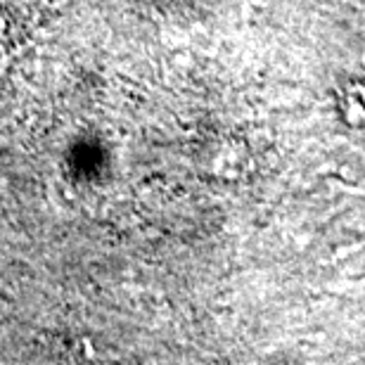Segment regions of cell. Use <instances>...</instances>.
<instances>
[{
    "mask_svg": "<svg viewBox=\"0 0 365 365\" xmlns=\"http://www.w3.org/2000/svg\"><path fill=\"white\" fill-rule=\"evenodd\" d=\"M337 107H339L341 119H344L349 126L365 128V78L341 86Z\"/></svg>",
    "mask_w": 365,
    "mask_h": 365,
    "instance_id": "6da1fadb",
    "label": "cell"
}]
</instances>
